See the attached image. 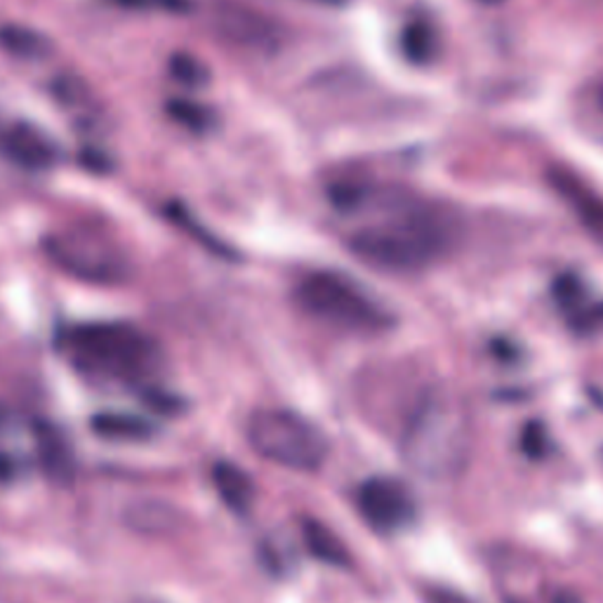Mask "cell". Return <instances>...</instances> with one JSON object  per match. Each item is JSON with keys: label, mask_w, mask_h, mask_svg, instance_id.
<instances>
[{"label": "cell", "mask_w": 603, "mask_h": 603, "mask_svg": "<svg viewBox=\"0 0 603 603\" xmlns=\"http://www.w3.org/2000/svg\"><path fill=\"white\" fill-rule=\"evenodd\" d=\"M64 351L80 371L121 382H142L163 363V351L149 332L132 324L97 321L64 332Z\"/></svg>", "instance_id": "6da1fadb"}, {"label": "cell", "mask_w": 603, "mask_h": 603, "mask_svg": "<svg viewBox=\"0 0 603 603\" xmlns=\"http://www.w3.org/2000/svg\"><path fill=\"white\" fill-rule=\"evenodd\" d=\"M450 245V229L441 217L413 210L394 220L365 227L349 239V248L365 264L384 272L410 274L437 262Z\"/></svg>", "instance_id": "7a4b0ae2"}, {"label": "cell", "mask_w": 603, "mask_h": 603, "mask_svg": "<svg viewBox=\"0 0 603 603\" xmlns=\"http://www.w3.org/2000/svg\"><path fill=\"white\" fill-rule=\"evenodd\" d=\"M467 420L464 415L441 398H429L413 415L404 434V460L429 479L452 476L467 460Z\"/></svg>", "instance_id": "3957f363"}, {"label": "cell", "mask_w": 603, "mask_h": 603, "mask_svg": "<svg viewBox=\"0 0 603 603\" xmlns=\"http://www.w3.org/2000/svg\"><path fill=\"white\" fill-rule=\"evenodd\" d=\"M295 302L309 316L351 332H382L394 318L354 278L338 272H314L295 288Z\"/></svg>", "instance_id": "277c9868"}, {"label": "cell", "mask_w": 603, "mask_h": 603, "mask_svg": "<svg viewBox=\"0 0 603 603\" xmlns=\"http://www.w3.org/2000/svg\"><path fill=\"white\" fill-rule=\"evenodd\" d=\"M248 443L274 464L314 472L328 458V439L307 417L286 408H264L250 415Z\"/></svg>", "instance_id": "5b68a950"}, {"label": "cell", "mask_w": 603, "mask_h": 603, "mask_svg": "<svg viewBox=\"0 0 603 603\" xmlns=\"http://www.w3.org/2000/svg\"><path fill=\"white\" fill-rule=\"evenodd\" d=\"M45 253L62 272L88 283H121L128 274L123 255L88 231H62L45 239Z\"/></svg>", "instance_id": "8992f818"}, {"label": "cell", "mask_w": 603, "mask_h": 603, "mask_svg": "<svg viewBox=\"0 0 603 603\" xmlns=\"http://www.w3.org/2000/svg\"><path fill=\"white\" fill-rule=\"evenodd\" d=\"M359 509L375 530L394 533L413 522L415 500L398 479L373 476L361 483Z\"/></svg>", "instance_id": "52a82bcc"}, {"label": "cell", "mask_w": 603, "mask_h": 603, "mask_svg": "<svg viewBox=\"0 0 603 603\" xmlns=\"http://www.w3.org/2000/svg\"><path fill=\"white\" fill-rule=\"evenodd\" d=\"M212 24L215 31L233 45H241L248 50H264V53H272V50L278 47L276 24L270 17H264L248 6L220 0V3H215L212 8Z\"/></svg>", "instance_id": "ba28073f"}, {"label": "cell", "mask_w": 603, "mask_h": 603, "mask_svg": "<svg viewBox=\"0 0 603 603\" xmlns=\"http://www.w3.org/2000/svg\"><path fill=\"white\" fill-rule=\"evenodd\" d=\"M0 149L24 171H47L59 161V149L53 138L26 121H17L3 130Z\"/></svg>", "instance_id": "9c48e42d"}, {"label": "cell", "mask_w": 603, "mask_h": 603, "mask_svg": "<svg viewBox=\"0 0 603 603\" xmlns=\"http://www.w3.org/2000/svg\"><path fill=\"white\" fill-rule=\"evenodd\" d=\"M212 481L217 493H220L222 502L231 512L245 514L250 505H253L255 485L241 467L231 462H217L212 467Z\"/></svg>", "instance_id": "30bf717a"}, {"label": "cell", "mask_w": 603, "mask_h": 603, "mask_svg": "<svg viewBox=\"0 0 603 603\" xmlns=\"http://www.w3.org/2000/svg\"><path fill=\"white\" fill-rule=\"evenodd\" d=\"M125 524L144 535H163L179 526V512L161 500H144L130 505L125 514Z\"/></svg>", "instance_id": "8fae6325"}, {"label": "cell", "mask_w": 603, "mask_h": 603, "mask_svg": "<svg viewBox=\"0 0 603 603\" xmlns=\"http://www.w3.org/2000/svg\"><path fill=\"white\" fill-rule=\"evenodd\" d=\"M90 427L99 437L116 441H144L156 431V427L146 417L132 413H97Z\"/></svg>", "instance_id": "7c38bea8"}, {"label": "cell", "mask_w": 603, "mask_h": 603, "mask_svg": "<svg viewBox=\"0 0 603 603\" xmlns=\"http://www.w3.org/2000/svg\"><path fill=\"white\" fill-rule=\"evenodd\" d=\"M401 53L415 66L431 64L439 53L437 31L425 20L408 22L401 31Z\"/></svg>", "instance_id": "4fadbf2b"}, {"label": "cell", "mask_w": 603, "mask_h": 603, "mask_svg": "<svg viewBox=\"0 0 603 603\" xmlns=\"http://www.w3.org/2000/svg\"><path fill=\"white\" fill-rule=\"evenodd\" d=\"M551 184H555L566 198H571L582 224L588 227L596 239L603 241V204H599V200L588 191H582V187H578L573 177H568L566 173H551Z\"/></svg>", "instance_id": "5bb4252c"}, {"label": "cell", "mask_w": 603, "mask_h": 603, "mask_svg": "<svg viewBox=\"0 0 603 603\" xmlns=\"http://www.w3.org/2000/svg\"><path fill=\"white\" fill-rule=\"evenodd\" d=\"M302 535H305V542L318 561H324L328 566H338V568H344L349 563V555H347L344 545L340 542L338 535H335L321 522L307 518V522L302 524Z\"/></svg>", "instance_id": "9a60e30c"}, {"label": "cell", "mask_w": 603, "mask_h": 603, "mask_svg": "<svg viewBox=\"0 0 603 603\" xmlns=\"http://www.w3.org/2000/svg\"><path fill=\"white\" fill-rule=\"evenodd\" d=\"M39 450H41V460L45 472L50 476H55L57 481H66L72 476L74 467H72V450L66 446V439L62 437V431L50 425H41L39 429Z\"/></svg>", "instance_id": "2e32d148"}, {"label": "cell", "mask_w": 603, "mask_h": 603, "mask_svg": "<svg viewBox=\"0 0 603 603\" xmlns=\"http://www.w3.org/2000/svg\"><path fill=\"white\" fill-rule=\"evenodd\" d=\"M0 47L22 59H41L50 53V41L41 31L22 24L0 26Z\"/></svg>", "instance_id": "e0dca14e"}, {"label": "cell", "mask_w": 603, "mask_h": 603, "mask_svg": "<svg viewBox=\"0 0 603 603\" xmlns=\"http://www.w3.org/2000/svg\"><path fill=\"white\" fill-rule=\"evenodd\" d=\"M165 111L175 123L196 132V135H206V132H210L217 125L215 111L200 102H191V99L175 97V99H171V102H167Z\"/></svg>", "instance_id": "ac0fdd59"}, {"label": "cell", "mask_w": 603, "mask_h": 603, "mask_svg": "<svg viewBox=\"0 0 603 603\" xmlns=\"http://www.w3.org/2000/svg\"><path fill=\"white\" fill-rule=\"evenodd\" d=\"M165 215L171 217V220H173L177 227H182L184 231L191 233V237H194L200 245H204L206 250H210L212 255L224 257V260H233V257H237V255H233V250H231L227 243H222L220 239L215 237V233H210L208 229L200 227V224L196 222V217H194L187 208H184L182 204H167V206H165Z\"/></svg>", "instance_id": "d6986e66"}, {"label": "cell", "mask_w": 603, "mask_h": 603, "mask_svg": "<svg viewBox=\"0 0 603 603\" xmlns=\"http://www.w3.org/2000/svg\"><path fill=\"white\" fill-rule=\"evenodd\" d=\"M551 295H555L557 305L568 314L573 316L575 311H580L584 305V286L582 281L575 274H563L555 281V286H551Z\"/></svg>", "instance_id": "ffe728a7"}, {"label": "cell", "mask_w": 603, "mask_h": 603, "mask_svg": "<svg viewBox=\"0 0 603 603\" xmlns=\"http://www.w3.org/2000/svg\"><path fill=\"white\" fill-rule=\"evenodd\" d=\"M171 74L175 80L184 83V86H191V88H200L208 83V69L204 62H198L194 55L189 53H177L173 55L171 59Z\"/></svg>", "instance_id": "44dd1931"}, {"label": "cell", "mask_w": 603, "mask_h": 603, "mask_svg": "<svg viewBox=\"0 0 603 603\" xmlns=\"http://www.w3.org/2000/svg\"><path fill=\"white\" fill-rule=\"evenodd\" d=\"M111 3L128 10L171 12V14H187L194 10V0H111Z\"/></svg>", "instance_id": "7402d4cb"}, {"label": "cell", "mask_w": 603, "mask_h": 603, "mask_svg": "<svg viewBox=\"0 0 603 603\" xmlns=\"http://www.w3.org/2000/svg\"><path fill=\"white\" fill-rule=\"evenodd\" d=\"M571 326L578 332H596V330H603V302H601V305L582 307L580 311H575L571 316Z\"/></svg>", "instance_id": "603a6c76"}, {"label": "cell", "mask_w": 603, "mask_h": 603, "mask_svg": "<svg viewBox=\"0 0 603 603\" xmlns=\"http://www.w3.org/2000/svg\"><path fill=\"white\" fill-rule=\"evenodd\" d=\"M545 443H547V437H545V429L540 423H530L524 431V448H526V456H533L538 458L545 452Z\"/></svg>", "instance_id": "cb8c5ba5"}, {"label": "cell", "mask_w": 603, "mask_h": 603, "mask_svg": "<svg viewBox=\"0 0 603 603\" xmlns=\"http://www.w3.org/2000/svg\"><path fill=\"white\" fill-rule=\"evenodd\" d=\"M80 165L88 167V171H92V173H99V175L107 173L109 167H111L109 158L102 154V151H95V149L83 151V154H80Z\"/></svg>", "instance_id": "d4e9b609"}, {"label": "cell", "mask_w": 603, "mask_h": 603, "mask_svg": "<svg viewBox=\"0 0 603 603\" xmlns=\"http://www.w3.org/2000/svg\"><path fill=\"white\" fill-rule=\"evenodd\" d=\"M481 3H485V6H500V3H505V0H481Z\"/></svg>", "instance_id": "484cf974"}, {"label": "cell", "mask_w": 603, "mask_h": 603, "mask_svg": "<svg viewBox=\"0 0 603 603\" xmlns=\"http://www.w3.org/2000/svg\"><path fill=\"white\" fill-rule=\"evenodd\" d=\"M316 3H342V0H316Z\"/></svg>", "instance_id": "4316f807"}, {"label": "cell", "mask_w": 603, "mask_h": 603, "mask_svg": "<svg viewBox=\"0 0 603 603\" xmlns=\"http://www.w3.org/2000/svg\"><path fill=\"white\" fill-rule=\"evenodd\" d=\"M599 107H601V111H603V90H601V95H599Z\"/></svg>", "instance_id": "83f0119b"}]
</instances>
